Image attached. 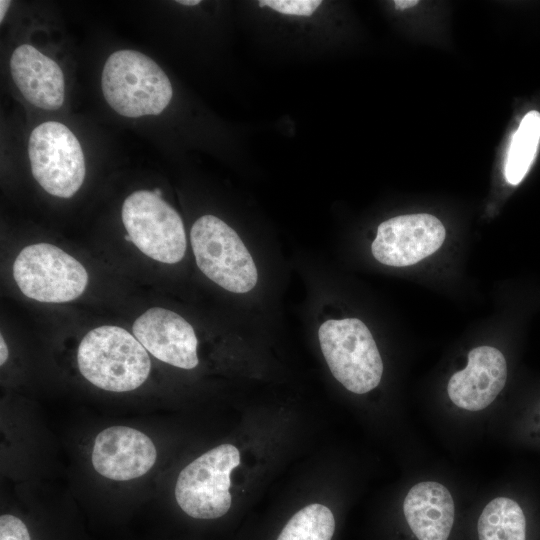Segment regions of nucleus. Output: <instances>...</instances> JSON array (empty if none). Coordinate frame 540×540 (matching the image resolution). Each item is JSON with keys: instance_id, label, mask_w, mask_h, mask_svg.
I'll return each instance as SVG.
<instances>
[{"instance_id": "obj_1", "label": "nucleus", "mask_w": 540, "mask_h": 540, "mask_svg": "<svg viewBox=\"0 0 540 540\" xmlns=\"http://www.w3.org/2000/svg\"><path fill=\"white\" fill-rule=\"evenodd\" d=\"M77 363L85 379L112 392L138 388L151 369L150 358L142 344L127 330L114 325L97 327L83 337Z\"/></svg>"}, {"instance_id": "obj_2", "label": "nucleus", "mask_w": 540, "mask_h": 540, "mask_svg": "<svg viewBox=\"0 0 540 540\" xmlns=\"http://www.w3.org/2000/svg\"><path fill=\"white\" fill-rule=\"evenodd\" d=\"M101 87L107 103L120 115L132 118L160 114L173 95L162 68L135 50H119L108 57Z\"/></svg>"}, {"instance_id": "obj_3", "label": "nucleus", "mask_w": 540, "mask_h": 540, "mask_svg": "<svg viewBox=\"0 0 540 540\" xmlns=\"http://www.w3.org/2000/svg\"><path fill=\"white\" fill-rule=\"evenodd\" d=\"M328 367L347 390L364 394L381 381L383 363L367 326L357 318L330 319L318 330Z\"/></svg>"}, {"instance_id": "obj_4", "label": "nucleus", "mask_w": 540, "mask_h": 540, "mask_svg": "<svg viewBox=\"0 0 540 540\" xmlns=\"http://www.w3.org/2000/svg\"><path fill=\"white\" fill-rule=\"evenodd\" d=\"M196 264L210 280L227 291L246 293L258 280L251 254L239 235L213 215L198 218L190 232Z\"/></svg>"}, {"instance_id": "obj_5", "label": "nucleus", "mask_w": 540, "mask_h": 540, "mask_svg": "<svg viewBox=\"0 0 540 540\" xmlns=\"http://www.w3.org/2000/svg\"><path fill=\"white\" fill-rule=\"evenodd\" d=\"M13 277L25 296L47 303L72 301L85 291L88 283L84 266L48 243L24 247L13 263Z\"/></svg>"}, {"instance_id": "obj_6", "label": "nucleus", "mask_w": 540, "mask_h": 540, "mask_svg": "<svg viewBox=\"0 0 540 540\" xmlns=\"http://www.w3.org/2000/svg\"><path fill=\"white\" fill-rule=\"evenodd\" d=\"M122 222L131 242L146 256L174 264L186 252V234L178 212L153 191L138 190L122 205Z\"/></svg>"}, {"instance_id": "obj_7", "label": "nucleus", "mask_w": 540, "mask_h": 540, "mask_svg": "<svg viewBox=\"0 0 540 540\" xmlns=\"http://www.w3.org/2000/svg\"><path fill=\"white\" fill-rule=\"evenodd\" d=\"M240 464L239 450L219 445L188 464L179 474L175 498L180 508L197 519H215L231 507L230 474Z\"/></svg>"}, {"instance_id": "obj_8", "label": "nucleus", "mask_w": 540, "mask_h": 540, "mask_svg": "<svg viewBox=\"0 0 540 540\" xmlns=\"http://www.w3.org/2000/svg\"><path fill=\"white\" fill-rule=\"evenodd\" d=\"M28 154L33 177L49 194L70 198L85 178V159L75 135L64 124L47 121L31 133Z\"/></svg>"}, {"instance_id": "obj_9", "label": "nucleus", "mask_w": 540, "mask_h": 540, "mask_svg": "<svg viewBox=\"0 0 540 540\" xmlns=\"http://www.w3.org/2000/svg\"><path fill=\"white\" fill-rule=\"evenodd\" d=\"M445 236L442 222L431 214L400 215L378 226L371 250L380 263L405 267L437 251Z\"/></svg>"}, {"instance_id": "obj_10", "label": "nucleus", "mask_w": 540, "mask_h": 540, "mask_svg": "<svg viewBox=\"0 0 540 540\" xmlns=\"http://www.w3.org/2000/svg\"><path fill=\"white\" fill-rule=\"evenodd\" d=\"M133 335L155 358L182 369L198 363V340L190 323L177 313L153 307L133 323Z\"/></svg>"}, {"instance_id": "obj_11", "label": "nucleus", "mask_w": 540, "mask_h": 540, "mask_svg": "<svg viewBox=\"0 0 540 540\" xmlns=\"http://www.w3.org/2000/svg\"><path fill=\"white\" fill-rule=\"evenodd\" d=\"M152 440L139 430L112 426L95 438L92 464L102 476L126 481L146 474L156 461Z\"/></svg>"}, {"instance_id": "obj_12", "label": "nucleus", "mask_w": 540, "mask_h": 540, "mask_svg": "<svg viewBox=\"0 0 540 540\" xmlns=\"http://www.w3.org/2000/svg\"><path fill=\"white\" fill-rule=\"evenodd\" d=\"M506 379L503 354L494 347L480 346L468 353L467 366L451 376L447 391L456 406L479 411L494 401Z\"/></svg>"}, {"instance_id": "obj_13", "label": "nucleus", "mask_w": 540, "mask_h": 540, "mask_svg": "<svg viewBox=\"0 0 540 540\" xmlns=\"http://www.w3.org/2000/svg\"><path fill=\"white\" fill-rule=\"evenodd\" d=\"M12 79L24 98L36 107L54 110L62 106L64 75L60 66L34 46H18L10 59Z\"/></svg>"}, {"instance_id": "obj_14", "label": "nucleus", "mask_w": 540, "mask_h": 540, "mask_svg": "<svg viewBox=\"0 0 540 540\" xmlns=\"http://www.w3.org/2000/svg\"><path fill=\"white\" fill-rule=\"evenodd\" d=\"M403 511L418 540H447L454 522V502L448 489L432 481L420 482L407 493Z\"/></svg>"}, {"instance_id": "obj_15", "label": "nucleus", "mask_w": 540, "mask_h": 540, "mask_svg": "<svg viewBox=\"0 0 540 540\" xmlns=\"http://www.w3.org/2000/svg\"><path fill=\"white\" fill-rule=\"evenodd\" d=\"M479 540H526V520L518 503L497 497L478 519Z\"/></svg>"}, {"instance_id": "obj_16", "label": "nucleus", "mask_w": 540, "mask_h": 540, "mask_svg": "<svg viewBox=\"0 0 540 540\" xmlns=\"http://www.w3.org/2000/svg\"><path fill=\"white\" fill-rule=\"evenodd\" d=\"M540 141V113L528 112L515 131L505 165V178L512 185L519 184L531 167Z\"/></svg>"}, {"instance_id": "obj_17", "label": "nucleus", "mask_w": 540, "mask_h": 540, "mask_svg": "<svg viewBox=\"0 0 540 540\" xmlns=\"http://www.w3.org/2000/svg\"><path fill=\"white\" fill-rule=\"evenodd\" d=\"M334 530L335 520L331 510L314 503L293 515L277 540H331Z\"/></svg>"}, {"instance_id": "obj_18", "label": "nucleus", "mask_w": 540, "mask_h": 540, "mask_svg": "<svg viewBox=\"0 0 540 540\" xmlns=\"http://www.w3.org/2000/svg\"><path fill=\"white\" fill-rule=\"evenodd\" d=\"M320 0H262L261 7L268 6L279 13L296 16H311L321 5Z\"/></svg>"}, {"instance_id": "obj_19", "label": "nucleus", "mask_w": 540, "mask_h": 540, "mask_svg": "<svg viewBox=\"0 0 540 540\" xmlns=\"http://www.w3.org/2000/svg\"><path fill=\"white\" fill-rule=\"evenodd\" d=\"M0 540H31L28 529L22 520L4 514L0 517Z\"/></svg>"}, {"instance_id": "obj_20", "label": "nucleus", "mask_w": 540, "mask_h": 540, "mask_svg": "<svg viewBox=\"0 0 540 540\" xmlns=\"http://www.w3.org/2000/svg\"><path fill=\"white\" fill-rule=\"evenodd\" d=\"M395 7L400 10H405L414 7L418 4L417 0H396L394 1Z\"/></svg>"}, {"instance_id": "obj_21", "label": "nucleus", "mask_w": 540, "mask_h": 540, "mask_svg": "<svg viewBox=\"0 0 540 540\" xmlns=\"http://www.w3.org/2000/svg\"><path fill=\"white\" fill-rule=\"evenodd\" d=\"M8 347L3 336L0 337V364L3 365L8 358Z\"/></svg>"}, {"instance_id": "obj_22", "label": "nucleus", "mask_w": 540, "mask_h": 540, "mask_svg": "<svg viewBox=\"0 0 540 540\" xmlns=\"http://www.w3.org/2000/svg\"><path fill=\"white\" fill-rule=\"evenodd\" d=\"M11 1L1 0L0 1V22L3 21V18L6 14L8 7L10 6Z\"/></svg>"}, {"instance_id": "obj_23", "label": "nucleus", "mask_w": 540, "mask_h": 540, "mask_svg": "<svg viewBox=\"0 0 540 540\" xmlns=\"http://www.w3.org/2000/svg\"><path fill=\"white\" fill-rule=\"evenodd\" d=\"M177 3L179 4H182V5H187V6H194V5H198L200 3L199 0H180V1H176Z\"/></svg>"}, {"instance_id": "obj_24", "label": "nucleus", "mask_w": 540, "mask_h": 540, "mask_svg": "<svg viewBox=\"0 0 540 540\" xmlns=\"http://www.w3.org/2000/svg\"><path fill=\"white\" fill-rule=\"evenodd\" d=\"M153 192H154L157 196H160V197L162 196V192H161V190L158 189V188H155V189L153 190Z\"/></svg>"}, {"instance_id": "obj_25", "label": "nucleus", "mask_w": 540, "mask_h": 540, "mask_svg": "<svg viewBox=\"0 0 540 540\" xmlns=\"http://www.w3.org/2000/svg\"><path fill=\"white\" fill-rule=\"evenodd\" d=\"M124 239H125L126 241H131V237H130L128 234H126V235L124 236Z\"/></svg>"}]
</instances>
